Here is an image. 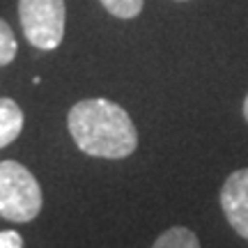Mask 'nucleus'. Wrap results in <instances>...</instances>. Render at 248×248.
<instances>
[{
  "instance_id": "nucleus-11",
  "label": "nucleus",
  "mask_w": 248,
  "mask_h": 248,
  "mask_svg": "<svg viewBox=\"0 0 248 248\" xmlns=\"http://www.w3.org/2000/svg\"><path fill=\"white\" fill-rule=\"evenodd\" d=\"M179 2H184V0H179Z\"/></svg>"
},
{
  "instance_id": "nucleus-10",
  "label": "nucleus",
  "mask_w": 248,
  "mask_h": 248,
  "mask_svg": "<svg viewBox=\"0 0 248 248\" xmlns=\"http://www.w3.org/2000/svg\"><path fill=\"white\" fill-rule=\"evenodd\" d=\"M244 117H246V122H248V94L244 99Z\"/></svg>"
},
{
  "instance_id": "nucleus-9",
  "label": "nucleus",
  "mask_w": 248,
  "mask_h": 248,
  "mask_svg": "<svg viewBox=\"0 0 248 248\" xmlns=\"http://www.w3.org/2000/svg\"><path fill=\"white\" fill-rule=\"evenodd\" d=\"M0 248H23V237L14 230L0 232Z\"/></svg>"
},
{
  "instance_id": "nucleus-6",
  "label": "nucleus",
  "mask_w": 248,
  "mask_h": 248,
  "mask_svg": "<svg viewBox=\"0 0 248 248\" xmlns=\"http://www.w3.org/2000/svg\"><path fill=\"white\" fill-rule=\"evenodd\" d=\"M152 248H200V241L195 237V232L177 225V228H170L163 234H159V239L154 241Z\"/></svg>"
},
{
  "instance_id": "nucleus-4",
  "label": "nucleus",
  "mask_w": 248,
  "mask_h": 248,
  "mask_svg": "<svg viewBox=\"0 0 248 248\" xmlns=\"http://www.w3.org/2000/svg\"><path fill=\"white\" fill-rule=\"evenodd\" d=\"M221 209L232 230L248 241V168L232 172L221 188Z\"/></svg>"
},
{
  "instance_id": "nucleus-3",
  "label": "nucleus",
  "mask_w": 248,
  "mask_h": 248,
  "mask_svg": "<svg viewBox=\"0 0 248 248\" xmlns=\"http://www.w3.org/2000/svg\"><path fill=\"white\" fill-rule=\"evenodd\" d=\"M23 35L39 51H55L64 39V0H18Z\"/></svg>"
},
{
  "instance_id": "nucleus-7",
  "label": "nucleus",
  "mask_w": 248,
  "mask_h": 248,
  "mask_svg": "<svg viewBox=\"0 0 248 248\" xmlns=\"http://www.w3.org/2000/svg\"><path fill=\"white\" fill-rule=\"evenodd\" d=\"M108 14L117 18H136L142 12L145 0H99Z\"/></svg>"
},
{
  "instance_id": "nucleus-2",
  "label": "nucleus",
  "mask_w": 248,
  "mask_h": 248,
  "mask_svg": "<svg viewBox=\"0 0 248 248\" xmlns=\"http://www.w3.org/2000/svg\"><path fill=\"white\" fill-rule=\"evenodd\" d=\"M42 186L18 161H0V216L12 223H30L42 212Z\"/></svg>"
},
{
  "instance_id": "nucleus-8",
  "label": "nucleus",
  "mask_w": 248,
  "mask_h": 248,
  "mask_svg": "<svg viewBox=\"0 0 248 248\" xmlns=\"http://www.w3.org/2000/svg\"><path fill=\"white\" fill-rule=\"evenodd\" d=\"M18 44H16V35L12 32L7 21L0 18V67H7L9 62L16 58Z\"/></svg>"
},
{
  "instance_id": "nucleus-1",
  "label": "nucleus",
  "mask_w": 248,
  "mask_h": 248,
  "mask_svg": "<svg viewBox=\"0 0 248 248\" xmlns=\"http://www.w3.org/2000/svg\"><path fill=\"white\" fill-rule=\"evenodd\" d=\"M76 147L97 159H126L138 147V131L129 113L108 99H83L67 115Z\"/></svg>"
},
{
  "instance_id": "nucleus-5",
  "label": "nucleus",
  "mask_w": 248,
  "mask_h": 248,
  "mask_svg": "<svg viewBox=\"0 0 248 248\" xmlns=\"http://www.w3.org/2000/svg\"><path fill=\"white\" fill-rule=\"evenodd\" d=\"M23 131V110L14 99H0V150L16 140Z\"/></svg>"
}]
</instances>
